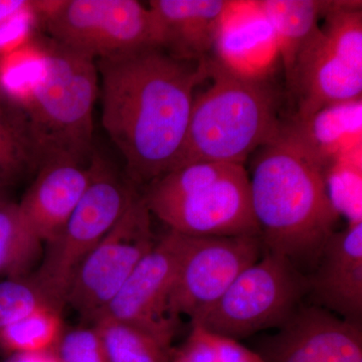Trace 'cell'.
<instances>
[{
    "label": "cell",
    "mask_w": 362,
    "mask_h": 362,
    "mask_svg": "<svg viewBox=\"0 0 362 362\" xmlns=\"http://www.w3.org/2000/svg\"><path fill=\"white\" fill-rule=\"evenodd\" d=\"M102 125L126 164V177L147 187L169 173L187 133L194 90L209 59L178 61L158 47L98 59Z\"/></svg>",
    "instance_id": "cell-1"
},
{
    "label": "cell",
    "mask_w": 362,
    "mask_h": 362,
    "mask_svg": "<svg viewBox=\"0 0 362 362\" xmlns=\"http://www.w3.org/2000/svg\"><path fill=\"white\" fill-rule=\"evenodd\" d=\"M98 94L95 61L49 37L0 59V99L21 114L40 165L58 157L90 161Z\"/></svg>",
    "instance_id": "cell-2"
},
{
    "label": "cell",
    "mask_w": 362,
    "mask_h": 362,
    "mask_svg": "<svg viewBox=\"0 0 362 362\" xmlns=\"http://www.w3.org/2000/svg\"><path fill=\"white\" fill-rule=\"evenodd\" d=\"M250 189L265 251L314 268L340 214L320 166L284 138L257 150Z\"/></svg>",
    "instance_id": "cell-3"
},
{
    "label": "cell",
    "mask_w": 362,
    "mask_h": 362,
    "mask_svg": "<svg viewBox=\"0 0 362 362\" xmlns=\"http://www.w3.org/2000/svg\"><path fill=\"white\" fill-rule=\"evenodd\" d=\"M213 83L192 103L185 140L170 171L195 162L243 164L275 141L284 119L281 94L268 78L233 73L209 59Z\"/></svg>",
    "instance_id": "cell-4"
},
{
    "label": "cell",
    "mask_w": 362,
    "mask_h": 362,
    "mask_svg": "<svg viewBox=\"0 0 362 362\" xmlns=\"http://www.w3.org/2000/svg\"><path fill=\"white\" fill-rule=\"evenodd\" d=\"M145 187L142 195L150 214L173 232L190 237L259 235L243 164L195 162Z\"/></svg>",
    "instance_id": "cell-5"
},
{
    "label": "cell",
    "mask_w": 362,
    "mask_h": 362,
    "mask_svg": "<svg viewBox=\"0 0 362 362\" xmlns=\"http://www.w3.org/2000/svg\"><path fill=\"white\" fill-rule=\"evenodd\" d=\"M298 54L286 80L296 102L294 118H308L362 95L361 1L340 0Z\"/></svg>",
    "instance_id": "cell-6"
},
{
    "label": "cell",
    "mask_w": 362,
    "mask_h": 362,
    "mask_svg": "<svg viewBox=\"0 0 362 362\" xmlns=\"http://www.w3.org/2000/svg\"><path fill=\"white\" fill-rule=\"evenodd\" d=\"M264 255L192 325L235 340L285 325L308 294V278L285 257Z\"/></svg>",
    "instance_id": "cell-7"
},
{
    "label": "cell",
    "mask_w": 362,
    "mask_h": 362,
    "mask_svg": "<svg viewBox=\"0 0 362 362\" xmlns=\"http://www.w3.org/2000/svg\"><path fill=\"white\" fill-rule=\"evenodd\" d=\"M90 165L92 175L84 195L59 235L47 244L42 265L33 274L62 308L78 267L140 194L96 152L90 156Z\"/></svg>",
    "instance_id": "cell-8"
},
{
    "label": "cell",
    "mask_w": 362,
    "mask_h": 362,
    "mask_svg": "<svg viewBox=\"0 0 362 362\" xmlns=\"http://www.w3.org/2000/svg\"><path fill=\"white\" fill-rule=\"evenodd\" d=\"M49 39L93 61L158 47L156 21L136 0L35 1Z\"/></svg>",
    "instance_id": "cell-9"
},
{
    "label": "cell",
    "mask_w": 362,
    "mask_h": 362,
    "mask_svg": "<svg viewBox=\"0 0 362 362\" xmlns=\"http://www.w3.org/2000/svg\"><path fill=\"white\" fill-rule=\"evenodd\" d=\"M143 195L131 202L71 279L66 304L94 323L120 291L143 257L156 244Z\"/></svg>",
    "instance_id": "cell-10"
},
{
    "label": "cell",
    "mask_w": 362,
    "mask_h": 362,
    "mask_svg": "<svg viewBox=\"0 0 362 362\" xmlns=\"http://www.w3.org/2000/svg\"><path fill=\"white\" fill-rule=\"evenodd\" d=\"M192 240L170 230L157 240L99 318L132 324L173 347L180 322L171 316L169 300Z\"/></svg>",
    "instance_id": "cell-11"
},
{
    "label": "cell",
    "mask_w": 362,
    "mask_h": 362,
    "mask_svg": "<svg viewBox=\"0 0 362 362\" xmlns=\"http://www.w3.org/2000/svg\"><path fill=\"white\" fill-rule=\"evenodd\" d=\"M265 251L261 235L192 237L176 277L169 311L180 322L190 321L216 303L246 269Z\"/></svg>",
    "instance_id": "cell-12"
},
{
    "label": "cell",
    "mask_w": 362,
    "mask_h": 362,
    "mask_svg": "<svg viewBox=\"0 0 362 362\" xmlns=\"http://www.w3.org/2000/svg\"><path fill=\"white\" fill-rule=\"evenodd\" d=\"M257 352L264 362H362L361 324L301 306Z\"/></svg>",
    "instance_id": "cell-13"
},
{
    "label": "cell",
    "mask_w": 362,
    "mask_h": 362,
    "mask_svg": "<svg viewBox=\"0 0 362 362\" xmlns=\"http://www.w3.org/2000/svg\"><path fill=\"white\" fill-rule=\"evenodd\" d=\"M307 278L311 305L361 324L362 221L331 235Z\"/></svg>",
    "instance_id": "cell-14"
},
{
    "label": "cell",
    "mask_w": 362,
    "mask_h": 362,
    "mask_svg": "<svg viewBox=\"0 0 362 362\" xmlns=\"http://www.w3.org/2000/svg\"><path fill=\"white\" fill-rule=\"evenodd\" d=\"M92 175L88 163L58 157L45 161L18 204L21 216L42 242H52L78 206Z\"/></svg>",
    "instance_id": "cell-15"
},
{
    "label": "cell",
    "mask_w": 362,
    "mask_h": 362,
    "mask_svg": "<svg viewBox=\"0 0 362 362\" xmlns=\"http://www.w3.org/2000/svg\"><path fill=\"white\" fill-rule=\"evenodd\" d=\"M233 2L223 0H152L159 47L178 61L209 59Z\"/></svg>",
    "instance_id": "cell-16"
},
{
    "label": "cell",
    "mask_w": 362,
    "mask_h": 362,
    "mask_svg": "<svg viewBox=\"0 0 362 362\" xmlns=\"http://www.w3.org/2000/svg\"><path fill=\"white\" fill-rule=\"evenodd\" d=\"M279 136L325 173L340 157L362 148V99L330 105L308 118L284 119Z\"/></svg>",
    "instance_id": "cell-17"
},
{
    "label": "cell",
    "mask_w": 362,
    "mask_h": 362,
    "mask_svg": "<svg viewBox=\"0 0 362 362\" xmlns=\"http://www.w3.org/2000/svg\"><path fill=\"white\" fill-rule=\"evenodd\" d=\"M340 0H263L255 6L269 23L284 65L285 78L291 75L302 47L318 28V21Z\"/></svg>",
    "instance_id": "cell-18"
},
{
    "label": "cell",
    "mask_w": 362,
    "mask_h": 362,
    "mask_svg": "<svg viewBox=\"0 0 362 362\" xmlns=\"http://www.w3.org/2000/svg\"><path fill=\"white\" fill-rule=\"evenodd\" d=\"M42 244L21 216L18 204L0 195V276H28L40 258Z\"/></svg>",
    "instance_id": "cell-19"
},
{
    "label": "cell",
    "mask_w": 362,
    "mask_h": 362,
    "mask_svg": "<svg viewBox=\"0 0 362 362\" xmlns=\"http://www.w3.org/2000/svg\"><path fill=\"white\" fill-rule=\"evenodd\" d=\"M103 343L106 362H171V349L132 324L101 317L92 324Z\"/></svg>",
    "instance_id": "cell-20"
},
{
    "label": "cell",
    "mask_w": 362,
    "mask_h": 362,
    "mask_svg": "<svg viewBox=\"0 0 362 362\" xmlns=\"http://www.w3.org/2000/svg\"><path fill=\"white\" fill-rule=\"evenodd\" d=\"M63 309L42 306L2 331L0 352L8 356L23 352L54 351L65 332Z\"/></svg>",
    "instance_id": "cell-21"
},
{
    "label": "cell",
    "mask_w": 362,
    "mask_h": 362,
    "mask_svg": "<svg viewBox=\"0 0 362 362\" xmlns=\"http://www.w3.org/2000/svg\"><path fill=\"white\" fill-rule=\"evenodd\" d=\"M40 165L39 154L21 114L0 99V183L37 173Z\"/></svg>",
    "instance_id": "cell-22"
},
{
    "label": "cell",
    "mask_w": 362,
    "mask_h": 362,
    "mask_svg": "<svg viewBox=\"0 0 362 362\" xmlns=\"http://www.w3.org/2000/svg\"><path fill=\"white\" fill-rule=\"evenodd\" d=\"M171 362H264L238 340L192 325L185 341L171 349Z\"/></svg>",
    "instance_id": "cell-23"
},
{
    "label": "cell",
    "mask_w": 362,
    "mask_h": 362,
    "mask_svg": "<svg viewBox=\"0 0 362 362\" xmlns=\"http://www.w3.org/2000/svg\"><path fill=\"white\" fill-rule=\"evenodd\" d=\"M362 148L340 157L326 169V185L338 213L349 216L350 223L361 220Z\"/></svg>",
    "instance_id": "cell-24"
},
{
    "label": "cell",
    "mask_w": 362,
    "mask_h": 362,
    "mask_svg": "<svg viewBox=\"0 0 362 362\" xmlns=\"http://www.w3.org/2000/svg\"><path fill=\"white\" fill-rule=\"evenodd\" d=\"M59 307L33 275L0 282V334L16 321L42 306Z\"/></svg>",
    "instance_id": "cell-25"
},
{
    "label": "cell",
    "mask_w": 362,
    "mask_h": 362,
    "mask_svg": "<svg viewBox=\"0 0 362 362\" xmlns=\"http://www.w3.org/2000/svg\"><path fill=\"white\" fill-rule=\"evenodd\" d=\"M54 351L61 362H106L103 343L94 325L65 330Z\"/></svg>",
    "instance_id": "cell-26"
},
{
    "label": "cell",
    "mask_w": 362,
    "mask_h": 362,
    "mask_svg": "<svg viewBox=\"0 0 362 362\" xmlns=\"http://www.w3.org/2000/svg\"><path fill=\"white\" fill-rule=\"evenodd\" d=\"M30 13L35 14V1L0 0V28L30 16Z\"/></svg>",
    "instance_id": "cell-27"
},
{
    "label": "cell",
    "mask_w": 362,
    "mask_h": 362,
    "mask_svg": "<svg viewBox=\"0 0 362 362\" xmlns=\"http://www.w3.org/2000/svg\"><path fill=\"white\" fill-rule=\"evenodd\" d=\"M6 362H61L56 351L23 352L8 356Z\"/></svg>",
    "instance_id": "cell-28"
},
{
    "label": "cell",
    "mask_w": 362,
    "mask_h": 362,
    "mask_svg": "<svg viewBox=\"0 0 362 362\" xmlns=\"http://www.w3.org/2000/svg\"><path fill=\"white\" fill-rule=\"evenodd\" d=\"M0 185H1V183H0Z\"/></svg>",
    "instance_id": "cell-29"
}]
</instances>
